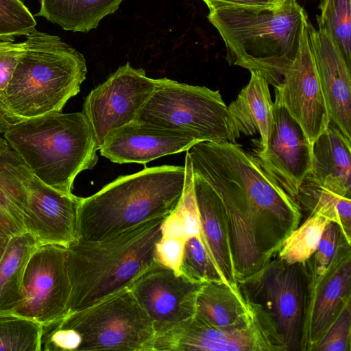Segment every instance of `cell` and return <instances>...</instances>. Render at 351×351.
<instances>
[{
    "mask_svg": "<svg viewBox=\"0 0 351 351\" xmlns=\"http://www.w3.org/2000/svg\"><path fill=\"white\" fill-rule=\"evenodd\" d=\"M186 152L193 173L210 185L224 206L237 279L254 274L300 224L298 204L237 143L199 142Z\"/></svg>",
    "mask_w": 351,
    "mask_h": 351,
    "instance_id": "6da1fadb",
    "label": "cell"
},
{
    "mask_svg": "<svg viewBox=\"0 0 351 351\" xmlns=\"http://www.w3.org/2000/svg\"><path fill=\"white\" fill-rule=\"evenodd\" d=\"M306 14L297 0H286L273 8H211L208 19L223 40L228 63L258 71L276 88L295 58Z\"/></svg>",
    "mask_w": 351,
    "mask_h": 351,
    "instance_id": "7a4b0ae2",
    "label": "cell"
},
{
    "mask_svg": "<svg viewBox=\"0 0 351 351\" xmlns=\"http://www.w3.org/2000/svg\"><path fill=\"white\" fill-rule=\"evenodd\" d=\"M165 218L142 223L104 239H77L71 243L67 247L69 311L88 308L129 287L156 263V247Z\"/></svg>",
    "mask_w": 351,
    "mask_h": 351,
    "instance_id": "3957f363",
    "label": "cell"
},
{
    "mask_svg": "<svg viewBox=\"0 0 351 351\" xmlns=\"http://www.w3.org/2000/svg\"><path fill=\"white\" fill-rule=\"evenodd\" d=\"M184 166L162 165L123 176L82 199L78 239L99 241L142 223L167 217L182 196Z\"/></svg>",
    "mask_w": 351,
    "mask_h": 351,
    "instance_id": "277c9868",
    "label": "cell"
},
{
    "mask_svg": "<svg viewBox=\"0 0 351 351\" xmlns=\"http://www.w3.org/2000/svg\"><path fill=\"white\" fill-rule=\"evenodd\" d=\"M29 172L48 186L71 193L76 176L92 169L99 147L82 112H51L22 120L3 134Z\"/></svg>",
    "mask_w": 351,
    "mask_h": 351,
    "instance_id": "5b68a950",
    "label": "cell"
},
{
    "mask_svg": "<svg viewBox=\"0 0 351 351\" xmlns=\"http://www.w3.org/2000/svg\"><path fill=\"white\" fill-rule=\"evenodd\" d=\"M5 90V101L18 121L62 112L80 91L87 73L84 56L56 35L34 29Z\"/></svg>",
    "mask_w": 351,
    "mask_h": 351,
    "instance_id": "8992f818",
    "label": "cell"
},
{
    "mask_svg": "<svg viewBox=\"0 0 351 351\" xmlns=\"http://www.w3.org/2000/svg\"><path fill=\"white\" fill-rule=\"evenodd\" d=\"M152 321L128 287L42 325L40 351H150Z\"/></svg>",
    "mask_w": 351,
    "mask_h": 351,
    "instance_id": "52a82bcc",
    "label": "cell"
},
{
    "mask_svg": "<svg viewBox=\"0 0 351 351\" xmlns=\"http://www.w3.org/2000/svg\"><path fill=\"white\" fill-rule=\"evenodd\" d=\"M134 121L186 132L198 143H234L228 106L219 90L169 78L156 79L154 91Z\"/></svg>",
    "mask_w": 351,
    "mask_h": 351,
    "instance_id": "ba28073f",
    "label": "cell"
},
{
    "mask_svg": "<svg viewBox=\"0 0 351 351\" xmlns=\"http://www.w3.org/2000/svg\"><path fill=\"white\" fill-rule=\"evenodd\" d=\"M275 258L239 280V286L266 315L285 350H301L308 282L305 265Z\"/></svg>",
    "mask_w": 351,
    "mask_h": 351,
    "instance_id": "9c48e42d",
    "label": "cell"
},
{
    "mask_svg": "<svg viewBox=\"0 0 351 351\" xmlns=\"http://www.w3.org/2000/svg\"><path fill=\"white\" fill-rule=\"evenodd\" d=\"M184 350L276 351L285 348L261 310L253 322L241 327H217L194 315L156 333L151 346V351Z\"/></svg>",
    "mask_w": 351,
    "mask_h": 351,
    "instance_id": "30bf717a",
    "label": "cell"
},
{
    "mask_svg": "<svg viewBox=\"0 0 351 351\" xmlns=\"http://www.w3.org/2000/svg\"><path fill=\"white\" fill-rule=\"evenodd\" d=\"M71 293L67 248L39 245L26 265L21 299L10 313L43 325L69 311Z\"/></svg>",
    "mask_w": 351,
    "mask_h": 351,
    "instance_id": "8fae6325",
    "label": "cell"
},
{
    "mask_svg": "<svg viewBox=\"0 0 351 351\" xmlns=\"http://www.w3.org/2000/svg\"><path fill=\"white\" fill-rule=\"evenodd\" d=\"M156 79L129 62L119 66L84 99L82 113L99 147L108 134L133 121L154 91Z\"/></svg>",
    "mask_w": 351,
    "mask_h": 351,
    "instance_id": "7c38bea8",
    "label": "cell"
},
{
    "mask_svg": "<svg viewBox=\"0 0 351 351\" xmlns=\"http://www.w3.org/2000/svg\"><path fill=\"white\" fill-rule=\"evenodd\" d=\"M304 17L298 49L281 82L275 88L274 104L282 106L299 124L313 145L330 122Z\"/></svg>",
    "mask_w": 351,
    "mask_h": 351,
    "instance_id": "4fadbf2b",
    "label": "cell"
},
{
    "mask_svg": "<svg viewBox=\"0 0 351 351\" xmlns=\"http://www.w3.org/2000/svg\"><path fill=\"white\" fill-rule=\"evenodd\" d=\"M202 284L157 262L128 288L152 321L156 334L195 315Z\"/></svg>",
    "mask_w": 351,
    "mask_h": 351,
    "instance_id": "5bb4252c",
    "label": "cell"
},
{
    "mask_svg": "<svg viewBox=\"0 0 351 351\" xmlns=\"http://www.w3.org/2000/svg\"><path fill=\"white\" fill-rule=\"evenodd\" d=\"M273 115L267 147L254 149L253 156L263 170L295 199L311 171L313 145L284 107L274 104Z\"/></svg>",
    "mask_w": 351,
    "mask_h": 351,
    "instance_id": "9a60e30c",
    "label": "cell"
},
{
    "mask_svg": "<svg viewBox=\"0 0 351 351\" xmlns=\"http://www.w3.org/2000/svg\"><path fill=\"white\" fill-rule=\"evenodd\" d=\"M27 192L25 228L38 245L67 248L78 239V210L82 197L58 191L30 172Z\"/></svg>",
    "mask_w": 351,
    "mask_h": 351,
    "instance_id": "2e32d148",
    "label": "cell"
},
{
    "mask_svg": "<svg viewBox=\"0 0 351 351\" xmlns=\"http://www.w3.org/2000/svg\"><path fill=\"white\" fill-rule=\"evenodd\" d=\"M197 143L186 132L133 121L111 131L99 150L112 162L146 164Z\"/></svg>",
    "mask_w": 351,
    "mask_h": 351,
    "instance_id": "e0dca14e",
    "label": "cell"
},
{
    "mask_svg": "<svg viewBox=\"0 0 351 351\" xmlns=\"http://www.w3.org/2000/svg\"><path fill=\"white\" fill-rule=\"evenodd\" d=\"M350 250L330 267L321 281L307 288L302 350L315 351L323 337L351 302Z\"/></svg>",
    "mask_w": 351,
    "mask_h": 351,
    "instance_id": "ac0fdd59",
    "label": "cell"
},
{
    "mask_svg": "<svg viewBox=\"0 0 351 351\" xmlns=\"http://www.w3.org/2000/svg\"><path fill=\"white\" fill-rule=\"evenodd\" d=\"M306 27L330 120L351 140V69L325 29Z\"/></svg>",
    "mask_w": 351,
    "mask_h": 351,
    "instance_id": "d6986e66",
    "label": "cell"
},
{
    "mask_svg": "<svg viewBox=\"0 0 351 351\" xmlns=\"http://www.w3.org/2000/svg\"><path fill=\"white\" fill-rule=\"evenodd\" d=\"M193 174L201 239L224 282L239 288L230 230L224 206L210 185L198 175L193 172Z\"/></svg>",
    "mask_w": 351,
    "mask_h": 351,
    "instance_id": "ffe728a7",
    "label": "cell"
},
{
    "mask_svg": "<svg viewBox=\"0 0 351 351\" xmlns=\"http://www.w3.org/2000/svg\"><path fill=\"white\" fill-rule=\"evenodd\" d=\"M250 73L247 84L228 106L230 132L234 143L242 135L258 133L256 148L265 149L274 124V102L265 77L258 71Z\"/></svg>",
    "mask_w": 351,
    "mask_h": 351,
    "instance_id": "44dd1931",
    "label": "cell"
},
{
    "mask_svg": "<svg viewBox=\"0 0 351 351\" xmlns=\"http://www.w3.org/2000/svg\"><path fill=\"white\" fill-rule=\"evenodd\" d=\"M351 140L330 120L313 145V165L308 176L335 193L350 198Z\"/></svg>",
    "mask_w": 351,
    "mask_h": 351,
    "instance_id": "7402d4cb",
    "label": "cell"
},
{
    "mask_svg": "<svg viewBox=\"0 0 351 351\" xmlns=\"http://www.w3.org/2000/svg\"><path fill=\"white\" fill-rule=\"evenodd\" d=\"M29 176V170L0 137V234L8 237L27 233Z\"/></svg>",
    "mask_w": 351,
    "mask_h": 351,
    "instance_id": "603a6c76",
    "label": "cell"
},
{
    "mask_svg": "<svg viewBox=\"0 0 351 351\" xmlns=\"http://www.w3.org/2000/svg\"><path fill=\"white\" fill-rule=\"evenodd\" d=\"M240 288L224 282L203 283L197 295L195 315L220 328L241 327L253 322L261 314Z\"/></svg>",
    "mask_w": 351,
    "mask_h": 351,
    "instance_id": "cb8c5ba5",
    "label": "cell"
},
{
    "mask_svg": "<svg viewBox=\"0 0 351 351\" xmlns=\"http://www.w3.org/2000/svg\"><path fill=\"white\" fill-rule=\"evenodd\" d=\"M123 0H40L36 16L63 29L87 33L105 16L115 12Z\"/></svg>",
    "mask_w": 351,
    "mask_h": 351,
    "instance_id": "d4e9b609",
    "label": "cell"
},
{
    "mask_svg": "<svg viewBox=\"0 0 351 351\" xmlns=\"http://www.w3.org/2000/svg\"><path fill=\"white\" fill-rule=\"evenodd\" d=\"M38 246L27 232L10 237L0 260V313L12 312L21 300L25 267Z\"/></svg>",
    "mask_w": 351,
    "mask_h": 351,
    "instance_id": "484cf974",
    "label": "cell"
},
{
    "mask_svg": "<svg viewBox=\"0 0 351 351\" xmlns=\"http://www.w3.org/2000/svg\"><path fill=\"white\" fill-rule=\"evenodd\" d=\"M295 199L302 213L308 216L317 215L337 224L350 244L351 200L313 182L308 176L302 182Z\"/></svg>",
    "mask_w": 351,
    "mask_h": 351,
    "instance_id": "4316f807",
    "label": "cell"
},
{
    "mask_svg": "<svg viewBox=\"0 0 351 351\" xmlns=\"http://www.w3.org/2000/svg\"><path fill=\"white\" fill-rule=\"evenodd\" d=\"M330 222L320 215L308 216L285 238L277 256L289 264L306 262L317 250L324 231Z\"/></svg>",
    "mask_w": 351,
    "mask_h": 351,
    "instance_id": "83f0119b",
    "label": "cell"
},
{
    "mask_svg": "<svg viewBox=\"0 0 351 351\" xmlns=\"http://www.w3.org/2000/svg\"><path fill=\"white\" fill-rule=\"evenodd\" d=\"M318 28L328 33L351 69V0H320Z\"/></svg>",
    "mask_w": 351,
    "mask_h": 351,
    "instance_id": "f1b7e54d",
    "label": "cell"
},
{
    "mask_svg": "<svg viewBox=\"0 0 351 351\" xmlns=\"http://www.w3.org/2000/svg\"><path fill=\"white\" fill-rule=\"evenodd\" d=\"M42 324L13 313H0V351H40Z\"/></svg>",
    "mask_w": 351,
    "mask_h": 351,
    "instance_id": "f546056e",
    "label": "cell"
},
{
    "mask_svg": "<svg viewBox=\"0 0 351 351\" xmlns=\"http://www.w3.org/2000/svg\"><path fill=\"white\" fill-rule=\"evenodd\" d=\"M178 271L195 282L226 283L212 262L200 233L186 239Z\"/></svg>",
    "mask_w": 351,
    "mask_h": 351,
    "instance_id": "4dcf8cb0",
    "label": "cell"
},
{
    "mask_svg": "<svg viewBox=\"0 0 351 351\" xmlns=\"http://www.w3.org/2000/svg\"><path fill=\"white\" fill-rule=\"evenodd\" d=\"M25 47V41L0 40V134H2L10 125L18 123L7 106L5 90Z\"/></svg>",
    "mask_w": 351,
    "mask_h": 351,
    "instance_id": "1f68e13d",
    "label": "cell"
},
{
    "mask_svg": "<svg viewBox=\"0 0 351 351\" xmlns=\"http://www.w3.org/2000/svg\"><path fill=\"white\" fill-rule=\"evenodd\" d=\"M34 16L22 0H0V40L14 41L36 29Z\"/></svg>",
    "mask_w": 351,
    "mask_h": 351,
    "instance_id": "d6a6232c",
    "label": "cell"
},
{
    "mask_svg": "<svg viewBox=\"0 0 351 351\" xmlns=\"http://www.w3.org/2000/svg\"><path fill=\"white\" fill-rule=\"evenodd\" d=\"M351 306L348 304L329 328L315 351H350Z\"/></svg>",
    "mask_w": 351,
    "mask_h": 351,
    "instance_id": "836d02e7",
    "label": "cell"
},
{
    "mask_svg": "<svg viewBox=\"0 0 351 351\" xmlns=\"http://www.w3.org/2000/svg\"><path fill=\"white\" fill-rule=\"evenodd\" d=\"M186 240L182 237L162 234L156 244V261L178 271Z\"/></svg>",
    "mask_w": 351,
    "mask_h": 351,
    "instance_id": "e575fe53",
    "label": "cell"
},
{
    "mask_svg": "<svg viewBox=\"0 0 351 351\" xmlns=\"http://www.w3.org/2000/svg\"><path fill=\"white\" fill-rule=\"evenodd\" d=\"M208 9L221 7L273 8L279 5L276 0H202Z\"/></svg>",
    "mask_w": 351,
    "mask_h": 351,
    "instance_id": "d590c367",
    "label": "cell"
},
{
    "mask_svg": "<svg viewBox=\"0 0 351 351\" xmlns=\"http://www.w3.org/2000/svg\"><path fill=\"white\" fill-rule=\"evenodd\" d=\"M10 237L0 234V260L1 259Z\"/></svg>",
    "mask_w": 351,
    "mask_h": 351,
    "instance_id": "8d00e7d4",
    "label": "cell"
},
{
    "mask_svg": "<svg viewBox=\"0 0 351 351\" xmlns=\"http://www.w3.org/2000/svg\"><path fill=\"white\" fill-rule=\"evenodd\" d=\"M276 1H278L279 3H283L286 0H276Z\"/></svg>",
    "mask_w": 351,
    "mask_h": 351,
    "instance_id": "74e56055",
    "label": "cell"
}]
</instances>
